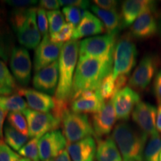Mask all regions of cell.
<instances>
[{
  "mask_svg": "<svg viewBox=\"0 0 161 161\" xmlns=\"http://www.w3.org/2000/svg\"><path fill=\"white\" fill-rule=\"evenodd\" d=\"M105 104L98 90L82 92L70 104L71 110L78 114H96L101 110Z\"/></svg>",
  "mask_w": 161,
  "mask_h": 161,
  "instance_id": "cell-18",
  "label": "cell"
},
{
  "mask_svg": "<svg viewBox=\"0 0 161 161\" xmlns=\"http://www.w3.org/2000/svg\"><path fill=\"white\" fill-rule=\"evenodd\" d=\"M62 11L68 23L76 28L81 21L86 10L76 7H64Z\"/></svg>",
  "mask_w": 161,
  "mask_h": 161,
  "instance_id": "cell-34",
  "label": "cell"
},
{
  "mask_svg": "<svg viewBox=\"0 0 161 161\" xmlns=\"http://www.w3.org/2000/svg\"><path fill=\"white\" fill-rule=\"evenodd\" d=\"M49 21V29L50 35L57 33L65 25V19L64 14L59 10L51 11L46 13Z\"/></svg>",
  "mask_w": 161,
  "mask_h": 161,
  "instance_id": "cell-33",
  "label": "cell"
},
{
  "mask_svg": "<svg viewBox=\"0 0 161 161\" xmlns=\"http://www.w3.org/2000/svg\"><path fill=\"white\" fill-rule=\"evenodd\" d=\"M39 5L43 9H47L51 11H58L60 8V2L57 0H41L40 1Z\"/></svg>",
  "mask_w": 161,
  "mask_h": 161,
  "instance_id": "cell-42",
  "label": "cell"
},
{
  "mask_svg": "<svg viewBox=\"0 0 161 161\" xmlns=\"http://www.w3.org/2000/svg\"><path fill=\"white\" fill-rule=\"evenodd\" d=\"M156 5L150 8L139 17L130 28V35L140 40L149 39L158 31L159 25L155 16Z\"/></svg>",
  "mask_w": 161,
  "mask_h": 161,
  "instance_id": "cell-15",
  "label": "cell"
},
{
  "mask_svg": "<svg viewBox=\"0 0 161 161\" xmlns=\"http://www.w3.org/2000/svg\"><path fill=\"white\" fill-rule=\"evenodd\" d=\"M7 118L10 125L23 135L29 136V127L25 116L20 112H10Z\"/></svg>",
  "mask_w": 161,
  "mask_h": 161,
  "instance_id": "cell-31",
  "label": "cell"
},
{
  "mask_svg": "<svg viewBox=\"0 0 161 161\" xmlns=\"http://www.w3.org/2000/svg\"><path fill=\"white\" fill-rule=\"evenodd\" d=\"M104 31V26L97 17L86 11L81 21L74 30L72 40H78L89 36L99 35Z\"/></svg>",
  "mask_w": 161,
  "mask_h": 161,
  "instance_id": "cell-23",
  "label": "cell"
},
{
  "mask_svg": "<svg viewBox=\"0 0 161 161\" xmlns=\"http://www.w3.org/2000/svg\"><path fill=\"white\" fill-rule=\"evenodd\" d=\"M158 66V57L152 54L145 55L140 60L128 80V85L135 91H142L149 85Z\"/></svg>",
  "mask_w": 161,
  "mask_h": 161,
  "instance_id": "cell-9",
  "label": "cell"
},
{
  "mask_svg": "<svg viewBox=\"0 0 161 161\" xmlns=\"http://www.w3.org/2000/svg\"><path fill=\"white\" fill-rule=\"evenodd\" d=\"M0 106L7 111L23 112L27 109L28 104L19 94L11 96H0Z\"/></svg>",
  "mask_w": 161,
  "mask_h": 161,
  "instance_id": "cell-29",
  "label": "cell"
},
{
  "mask_svg": "<svg viewBox=\"0 0 161 161\" xmlns=\"http://www.w3.org/2000/svg\"><path fill=\"white\" fill-rule=\"evenodd\" d=\"M79 41L71 40L64 44L59 57V80L54 99L69 102L73 83L74 75L79 55Z\"/></svg>",
  "mask_w": 161,
  "mask_h": 161,
  "instance_id": "cell-2",
  "label": "cell"
},
{
  "mask_svg": "<svg viewBox=\"0 0 161 161\" xmlns=\"http://www.w3.org/2000/svg\"><path fill=\"white\" fill-rule=\"evenodd\" d=\"M38 141V138H32L18 152L19 155L31 161H40Z\"/></svg>",
  "mask_w": 161,
  "mask_h": 161,
  "instance_id": "cell-32",
  "label": "cell"
},
{
  "mask_svg": "<svg viewBox=\"0 0 161 161\" xmlns=\"http://www.w3.org/2000/svg\"><path fill=\"white\" fill-rule=\"evenodd\" d=\"M66 146L65 136L60 130L47 133L38 141L40 161L53 160L63 152Z\"/></svg>",
  "mask_w": 161,
  "mask_h": 161,
  "instance_id": "cell-11",
  "label": "cell"
},
{
  "mask_svg": "<svg viewBox=\"0 0 161 161\" xmlns=\"http://www.w3.org/2000/svg\"><path fill=\"white\" fill-rule=\"evenodd\" d=\"M75 29V28L71 24L66 23L57 33L50 35V38L54 43L64 44L66 42L71 40H70L71 38L72 39V35H73Z\"/></svg>",
  "mask_w": 161,
  "mask_h": 161,
  "instance_id": "cell-35",
  "label": "cell"
},
{
  "mask_svg": "<svg viewBox=\"0 0 161 161\" xmlns=\"http://www.w3.org/2000/svg\"><path fill=\"white\" fill-rule=\"evenodd\" d=\"M161 136H152L146 144L143 154V161H160Z\"/></svg>",
  "mask_w": 161,
  "mask_h": 161,
  "instance_id": "cell-30",
  "label": "cell"
},
{
  "mask_svg": "<svg viewBox=\"0 0 161 161\" xmlns=\"http://www.w3.org/2000/svg\"><path fill=\"white\" fill-rule=\"evenodd\" d=\"M29 127V136L40 139L47 133L58 130L61 122L50 113L36 111L27 108L23 111Z\"/></svg>",
  "mask_w": 161,
  "mask_h": 161,
  "instance_id": "cell-8",
  "label": "cell"
},
{
  "mask_svg": "<svg viewBox=\"0 0 161 161\" xmlns=\"http://www.w3.org/2000/svg\"><path fill=\"white\" fill-rule=\"evenodd\" d=\"M10 67L14 78L22 86L29 84L31 76V60L29 52L23 46H15L10 56Z\"/></svg>",
  "mask_w": 161,
  "mask_h": 161,
  "instance_id": "cell-10",
  "label": "cell"
},
{
  "mask_svg": "<svg viewBox=\"0 0 161 161\" xmlns=\"http://www.w3.org/2000/svg\"><path fill=\"white\" fill-rule=\"evenodd\" d=\"M112 101L117 119L127 121L140 102V97L135 90L126 86L119 91Z\"/></svg>",
  "mask_w": 161,
  "mask_h": 161,
  "instance_id": "cell-14",
  "label": "cell"
},
{
  "mask_svg": "<svg viewBox=\"0 0 161 161\" xmlns=\"http://www.w3.org/2000/svg\"><path fill=\"white\" fill-rule=\"evenodd\" d=\"M61 124L64 135L68 143H73L94 135L92 125L86 114L69 110L64 115Z\"/></svg>",
  "mask_w": 161,
  "mask_h": 161,
  "instance_id": "cell-6",
  "label": "cell"
},
{
  "mask_svg": "<svg viewBox=\"0 0 161 161\" xmlns=\"http://www.w3.org/2000/svg\"><path fill=\"white\" fill-rule=\"evenodd\" d=\"M157 108L152 104L140 102L132 113V119L140 131L150 137L158 134L156 128Z\"/></svg>",
  "mask_w": 161,
  "mask_h": 161,
  "instance_id": "cell-12",
  "label": "cell"
},
{
  "mask_svg": "<svg viewBox=\"0 0 161 161\" xmlns=\"http://www.w3.org/2000/svg\"><path fill=\"white\" fill-rule=\"evenodd\" d=\"M156 128L158 133H161V104H158L157 108Z\"/></svg>",
  "mask_w": 161,
  "mask_h": 161,
  "instance_id": "cell-45",
  "label": "cell"
},
{
  "mask_svg": "<svg viewBox=\"0 0 161 161\" xmlns=\"http://www.w3.org/2000/svg\"><path fill=\"white\" fill-rule=\"evenodd\" d=\"M60 5L65 7H76L81 9H86L90 5V2L84 0H60Z\"/></svg>",
  "mask_w": 161,
  "mask_h": 161,
  "instance_id": "cell-39",
  "label": "cell"
},
{
  "mask_svg": "<svg viewBox=\"0 0 161 161\" xmlns=\"http://www.w3.org/2000/svg\"><path fill=\"white\" fill-rule=\"evenodd\" d=\"M19 155L5 142L0 140V161H18Z\"/></svg>",
  "mask_w": 161,
  "mask_h": 161,
  "instance_id": "cell-37",
  "label": "cell"
},
{
  "mask_svg": "<svg viewBox=\"0 0 161 161\" xmlns=\"http://www.w3.org/2000/svg\"><path fill=\"white\" fill-rule=\"evenodd\" d=\"M160 161H161V154H160Z\"/></svg>",
  "mask_w": 161,
  "mask_h": 161,
  "instance_id": "cell-49",
  "label": "cell"
},
{
  "mask_svg": "<svg viewBox=\"0 0 161 161\" xmlns=\"http://www.w3.org/2000/svg\"><path fill=\"white\" fill-rule=\"evenodd\" d=\"M8 115V111L0 106V139L3 140V125L6 116Z\"/></svg>",
  "mask_w": 161,
  "mask_h": 161,
  "instance_id": "cell-43",
  "label": "cell"
},
{
  "mask_svg": "<svg viewBox=\"0 0 161 161\" xmlns=\"http://www.w3.org/2000/svg\"><path fill=\"white\" fill-rule=\"evenodd\" d=\"M95 5L104 10H116L117 1L115 0H94Z\"/></svg>",
  "mask_w": 161,
  "mask_h": 161,
  "instance_id": "cell-41",
  "label": "cell"
},
{
  "mask_svg": "<svg viewBox=\"0 0 161 161\" xmlns=\"http://www.w3.org/2000/svg\"><path fill=\"white\" fill-rule=\"evenodd\" d=\"M4 137L8 146L14 151L19 152L27 143L29 136L23 135L9 124H7L4 128Z\"/></svg>",
  "mask_w": 161,
  "mask_h": 161,
  "instance_id": "cell-28",
  "label": "cell"
},
{
  "mask_svg": "<svg viewBox=\"0 0 161 161\" xmlns=\"http://www.w3.org/2000/svg\"><path fill=\"white\" fill-rule=\"evenodd\" d=\"M66 151L72 161H93L96 154L95 140L89 136L73 143H67Z\"/></svg>",
  "mask_w": 161,
  "mask_h": 161,
  "instance_id": "cell-21",
  "label": "cell"
},
{
  "mask_svg": "<svg viewBox=\"0 0 161 161\" xmlns=\"http://www.w3.org/2000/svg\"><path fill=\"white\" fill-rule=\"evenodd\" d=\"M18 161H31V160H30L27 158H22V159H19V160Z\"/></svg>",
  "mask_w": 161,
  "mask_h": 161,
  "instance_id": "cell-47",
  "label": "cell"
},
{
  "mask_svg": "<svg viewBox=\"0 0 161 161\" xmlns=\"http://www.w3.org/2000/svg\"><path fill=\"white\" fill-rule=\"evenodd\" d=\"M15 78L11 75L6 64L0 60V96L13 95L18 90Z\"/></svg>",
  "mask_w": 161,
  "mask_h": 161,
  "instance_id": "cell-27",
  "label": "cell"
},
{
  "mask_svg": "<svg viewBox=\"0 0 161 161\" xmlns=\"http://www.w3.org/2000/svg\"><path fill=\"white\" fill-rule=\"evenodd\" d=\"M96 157L98 161H122L116 142L111 137L97 139Z\"/></svg>",
  "mask_w": 161,
  "mask_h": 161,
  "instance_id": "cell-26",
  "label": "cell"
},
{
  "mask_svg": "<svg viewBox=\"0 0 161 161\" xmlns=\"http://www.w3.org/2000/svg\"><path fill=\"white\" fill-rule=\"evenodd\" d=\"M154 93L158 104H161V69L157 72L154 80Z\"/></svg>",
  "mask_w": 161,
  "mask_h": 161,
  "instance_id": "cell-40",
  "label": "cell"
},
{
  "mask_svg": "<svg viewBox=\"0 0 161 161\" xmlns=\"http://www.w3.org/2000/svg\"><path fill=\"white\" fill-rule=\"evenodd\" d=\"M112 136L125 160L143 161L148 136L122 122L115 126Z\"/></svg>",
  "mask_w": 161,
  "mask_h": 161,
  "instance_id": "cell-4",
  "label": "cell"
},
{
  "mask_svg": "<svg viewBox=\"0 0 161 161\" xmlns=\"http://www.w3.org/2000/svg\"><path fill=\"white\" fill-rule=\"evenodd\" d=\"M130 34L122 36L116 42L114 52V78L119 75L128 76L136 64L137 49Z\"/></svg>",
  "mask_w": 161,
  "mask_h": 161,
  "instance_id": "cell-5",
  "label": "cell"
},
{
  "mask_svg": "<svg viewBox=\"0 0 161 161\" xmlns=\"http://www.w3.org/2000/svg\"><path fill=\"white\" fill-rule=\"evenodd\" d=\"M49 161H51V160H49Z\"/></svg>",
  "mask_w": 161,
  "mask_h": 161,
  "instance_id": "cell-50",
  "label": "cell"
},
{
  "mask_svg": "<svg viewBox=\"0 0 161 161\" xmlns=\"http://www.w3.org/2000/svg\"><path fill=\"white\" fill-rule=\"evenodd\" d=\"M117 119L113 101L107 102L99 111L92 116V125L94 135L97 139L109 134Z\"/></svg>",
  "mask_w": 161,
  "mask_h": 161,
  "instance_id": "cell-16",
  "label": "cell"
},
{
  "mask_svg": "<svg viewBox=\"0 0 161 161\" xmlns=\"http://www.w3.org/2000/svg\"><path fill=\"white\" fill-rule=\"evenodd\" d=\"M159 31H160V34L161 35V17L160 19V23H159Z\"/></svg>",
  "mask_w": 161,
  "mask_h": 161,
  "instance_id": "cell-46",
  "label": "cell"
},
{
  "mask_svg": "<svg viewBox=\"0 0 161 161\" xmlns=\"http://www.w3.org/2000/svg\"><path fill=\"white\" fill-rule=\"evenodd\" d=\"M90 8L97 17L102 20V23L108 32V35H117L119 31L121 29L120 15L116 10H104L97 7L96 5H92Z\"/></svg>",
  "mask_w": 161,
  "mask_h": 161,
  "instance_id": "cell-25",
  "label": "cell"
},
{
  "mask_svg": "<svg viewBox=\"0 0 161 161\" xmlns=\"http://www.w3.org/2000/svg\"><path fill=\"white\" fill-rule=\"evenodd\" d=\"M114 56L108 58L79 57L74 75L70 101L86 90H97L104 78L111 74Z\"/></svg>",
  "mask_w": 161,
  "mask_h": 161,
  "instance_id": "cell-1",
  "label": "cell"
},
{
  "mask_svg": "<svg viewBox=\"0 0 161 161\" xmlns=\"http://www.w3.org/2000/svg\"><path fill=\"white\" fill-rule=\"evenodd\" d=\"M59 80V65L55 61L35 72L33 86L38 91L46 94H55Z\"/></svg>",
  "mask_w": 161,
  "mask_h": 161,
  "instance_id": "cell-17",
  "label": "cell"
},
{
  "mask_svg": "<svg viewBox=\"0 0 161 161\" xmlns=\"http://www.w3.org/2000/svg\"><path fill=\"white\" fill-rule=\"evenodd\" d=\"M71 158L68 154V152L66 150H64L59 155L54 158L51 161H71Z\"/></svg>",
  "mask_w": 161,
  "mask_h": 161,
  "instance_id": "cell-44",
  "label": "cell"
},
{
  "mask_svg": "<svg viewBox=\"0 0 161 161\" xmlns=\"http://www.w3.org/2000/svg\"><path fill=\"white\" fill-rule=\"evenodd\" d=\"M37 8L13 9L8 20L15 32L18 42L25 49H34L41 40V35L37 23Z\"/></svg>",
  "mask_w": 161,
  "mask_h": 161,
  "instance_id": "cell-3",
  "label": "cell"
},
{
  "mask_svg": "<svg viewBox=\"0 0 161 161\" xmlns=\"http://www.w3.org/2000/svg\"><path fill=\"white\" fill-rule=\"evenodd\" d=\"M7 5L13 8V9H24L34 7L37 1H33V0H8L5 1Z\"/></svg>",
  "mask_w": 161,
  "mask_h": 161,
  "instance_id": "cell-38",
  "label": "cell"
},
{
  "mask_svg": "<svg viewBox=\"0 0 161 161\" xmlns=\"http://www.w3.org/2000/svg\"><path fill=\"white\" fill-rule=\"evenodd\" d=\"M64 44L56 43L52 41L49 35L44 36L43 39L36 48L34 67L37 72L54 62L58 61Z\"/></svg>",
  "mask_w": 161,
  "mask_h": 161,
  "instance_id": "cell-13",
  "label": "cell"
},
{
  "mask_svg": "<svg viewBox=\"0 0 161 161\" xmlns=\"http://www.w3.org/2000/svg\"><path fill=\"white\" fill-rule=\"evenodd\" d=\"M156 5L155 2L149 0H127L121 9V29H125L136 21L140 16L150 8Z\"/></svg>",
  "mask_w": 161,
  "mask_h": 161,
  "instance_id": "cell-19",
  "label": "cell"
},
{
  "mask_svg": "<svg viewBox=\"0 0 161 161\" xmlns=\"http://www.w3.org/2000/svg\"><path fill=\"white\" fill-rule=\"evenodd\" d=\"M116 43L115 35H105L86 38L79 43V57H113Z\"/></svg>",
  "mask_w": 161,
  "mask_h": 161,
  "instance_id": "cell-7",
  "label": "cell"
},
{
  "mask_svg": "<svg viewBox=\"0 0 161 161\" xmlns=\"http://www.w3.org/2000/svg\"><path fill=\"white\" fill-rule=\"evenodd\" d=\"M37 23L40 35H43V37L47 35L48 30H49V21H48L46 11L41 8H37Z\"/></svg>",
  "mask_w": 161,
  "mask_h": 161,
  "instance_id": "cell-36",
  "label": "cell"
},
{
  "mask_svg": "<svg viewBox=\"0 0 161 161\" xmlns=\"http://www.w3.org/2000/svg\"><path fill=\"white\" fill-rule=\"evenodd\" d=\"M128 79V76L126 75H119L116 78H114L112 73L108 75L102 80L97 90L102 99L104 102L112 100L119 91L125 88Z\"/></svg>",
  "mask_w": 161,
  "mask_h": 161,
  "instance_id": "cell-24",
  "label": "cell"
},
{
  "mask_svg": "<svg viewBox=\"0 0 161 161\" xmlns=\"http://www.w3.org/2000/svg\"><path fill=\"white\" fill-rule=\"evenodd\" d=\"M17 93L24 96L28 106L36 111L49 113L55 108V100L51 96L33 89L18 88Z\"/></svg>",
  "mask_w": 161,
  "mask_h": 161,
  "instance_id": "cell-20",
  "label": "cell"
},
{
  "mask_svg": "<svg viewBox=\"0 0 161 161\" xmlns=\"http://www.w3.org/2000/svg\"><path fill=\"white\" fill-rule=\"evenodd\" d=\"M123 161H133V160H124Z\"/></svg>",
  "mask_w": 161,
  "mask_h": 161,
  "instance_id": "cell-48",
  "label": "cell"
},
{
  "mask_svg": "<svg viewBox=\"0 0 161 161\" xmlns=\"http://www.w3.org/2000/svg\"><path fill=\"white\" fill-rule=\"evenodd\" d=\"M15 40L5 9L0 8V58L7 62L14 49Z\"/></svg>",
  "mask_w": 161,
  "mask_h": 161,
  "instance_id": "cell-22",
  "label": "cell"
}]
</instances>
